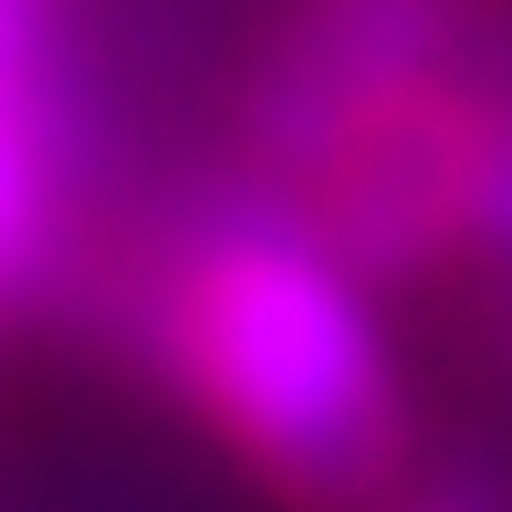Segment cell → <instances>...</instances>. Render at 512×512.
<instances>
[{"mask_svg": "<svg viewBox=\"0 0 512 512\" xmlns=\"http://www.w3.org/2000/svg\"><path fill=\"white\" fill-rule=\"evenodd\" d=\"M168 398L293 512H366L408 460V366L387 335V283L345 262L304 199L230 178L157 230L136 283Z\"/></svg>", "mask_w": 512, "mask_h": 512, "instance_id": "cell-1", "label": "cell"}, {"mask_svg": "<svg viewBox=\"0 0 512 512\" xmlns=\"http://www.w3.org/2000/svg\"><path fill=\"white\" fill-rule=\"evenodd\" d=\"M471 32H481V0H293L241 95V168L272 189L304 178L366 105L450 74Z\"/></svg>", "mask_w": 512, "mask_h": 512, "instance_id": "cell-2", "label": "cell"}, {"mask_svg": "<svg viewBox=\"0 0 512 512\" xmlns=\"http://www.w3.org/2000/svg\"><path fill=\"white\" fill-rule=\"evenodd\" d=\"M471 74H481V157H471V272L512 283V21L471 32Z\"/></svg>", "mask_w": 512, "mask_h": 512, "instance_id": "cell-3", "label": "cell"}, {"mask_svg": "<svg viewBox=\"0 0 512 512\" xmlns=\"http://www.w3.org/2000/svg\"><path fill=\"white\" fill-rule=\"evenodd\" d=\"M366 512H492V502H481V492H387Z\"/></svg>", "mask_w": 512, "mask_h": 512, "instance_id": "cell-4", "label": "cell"}, {"mask_svg": "<svg viewBox=\"0 0 512 512\" xmlns=\"http://www.w3.org/2000/svg\"><path fill=\"white\" fill-rule=\"evenodd\" d=\"M492 366L512 377V283H492Z\"/></svg>", "mask_w": 512, "mask_h": 512, "instance_id": "cell-5", "label": "cell"}]
</instances>
